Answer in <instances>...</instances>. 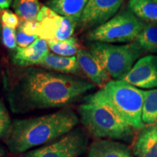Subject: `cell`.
Segmentation results:
<instances>
[{"mask_svg":"<svg viewBox=\"0 0 157 157\" xmlns=\"http://www.w3.org/2000/svg\"><path fill=\"white\" fill-rule=\"evenodd\" d=\"M22 68L7 85V101L15 113L68 107L95 87L76 76L42 67Z\"/></svg>","mask_w":157,"mask_h":157,"instance_id":"obj_1","label":"cell"},{"mask_svg":"<svg viewBox=\"0 0 157 157\" xmlns=\"http://www.w3.org/2000/svg\"><path fill=\"white\" fill-rule=\"evenodd\" d=\"M79 121L78 116L68 107L39 117L15 119L4 140L12 154H23L56 140L76 128Z\"/></svg>","mask_w":157,"mask_h":157,"instance_id":"obj_2","label":"cell"},{"mask_svg":"<svg viewBox=\"0 0 157 157\" xmlns=\"http://www.w3.org/2000/svg\"><path fill=\"white\" fill-rule=\"evenodd\" d=\"M79 119L92 135L98 138L129 140L133 128L105 102L93 94L84 98L78 107Z\"/></svg>","mask_w":157,"mask_h":157,"instance_id":"obj_3","label":"cell"},{"mask_svg":"<svg viewBox=\"0 0 157 157\" xmlns=\"http://www.w3.org/2000/svg\"><path fill=\"white\" fill-rule=\"evenodd\" d=\"M93 95L109 104L133 129L144 128V91L123 80H111Z\"/></svg>","mask_w":157,"mask_h":157,"instance_id":"obj_4","label":"cell"},{"mask_svg":"<svg viewBox=\"0 0 157 157\" xmlns=\"http://www.w3.org/2000/svg\"><path fill=\"white\" fill-rule=\"evenodd\" d=\"M87 47L110 77L116 80H122L126 76L142 53L136 42L115 45L90 42Z\"/></svg>","mask_w":157,"mask_h":157,"instance_id":"obj_5","label":"cell"},{"mask_svg":"<svg viewBox=\"0 0 157 157\" xmlns=\"http://www.w3.org/2000/svg\"><path fill=\"white\" fill-rule=\"evenodd\" d=\"M144 26L140 19L130 10L121 11L106 23L90 30L86 38L90 42L127 43L137 36Z\"/></svg>","mask_w":157,"mask_h":157,"instance_id":"obj_6","label":"cell"},{"mask_svg":"<svg viewBox=\"0 0 157 157\" xmlns=\"http://www.w3.org/2000/svg\"><path fill=\"white\" fill-rule=\"evenodd\" d=\"M87 144L85 132L76 127L53 143L25 152L23 157H78L87 150Z\"/></svg>","mask_w":157,"mask_h":157,"instance_id":"obj_7","label":"cell"},{"mask_svg":"<svg viewBox=\"0 0 157 157\" xmlns=\"http://www.w3.org/2000/svg\"><path fill=\"white\" fill-rule=\"evenodd\" d=\"M36 21L37 36L47 42L69 39L78 25L77 22L58 14L47 5L41 7Z\"/></svg>","mask_w":157,"mask_h":157,"instance_id":"obj_8","label":"cell"},{"mask_svg":"<svg viewBox=\"0 0 157 157\" xmlns=\"http://www.w3.org/2000/svg\"><path fill=\"white\" fill-rule=\"evenodd\" d=\"M124 0H89L78 21L82 30L93 29L106 23L116 15Z\"/></svg>","mask_w":157,"mask_h":157,"instance_id":"obj_9","label":"cell"},{"mask_svg":"<svg viewBox=\"0 0 157 157\" xmlns=\"http://www.w3.org/2000/svg\"><path fill=\"white\" fill-rule=\"evenodd\" d=\"M122 80L136 87L157 88V56L151 55L139 59Z\"/></svg>","mask_w":157,"mask_h":157,"instance_id":"obj_10","label":"cell"},{"mask_svg":"<svg viewBox=\"0 0 157 157\" xmlns=\"http://www.w3.org/2000/svg\"><path fill=\"white\" fill-rule=\"evenodd\" d=\"M48 42L40 37L28 48H19L12 55V61L19 67L39 66L49 54Z\"/></svg>","mask_w":157,"mask_h":157,"instance_id":"obj_11","label":"cell"},{"mask_svg":"<svg viewBox=\"0 0 157 157\" xmlns=\"http://www.w3.org/2000/svg\"><path fill=\"white\" fill-rule=\"evenodd\" d=\"M76 56L80 69L92 83L103 88L109 82V75L89 50L79 49Z\"/></svg>","mask_w":157,"mask_h":157,"instance_id":"obj_12","label":"cell"},{"mask_svg":"<svg viewBox=\"0 0 157 157\" xmlns=\"http://www.w3.org/2000/svg\"><path fill=\"white\" fill-rule=\"evenodd\" d=\"M88 157H134L126 145L111 140H97L88 149Z\"/></svg>","mask_w":157,"mask_h":157,"instance_id":"obj_13","label":"cell"},{"mask_svg":"<svg viewBox=\"0 0 157 157\" xmlns=\"http://www.w3.org/2000/svg\"><path fill=\"white\" fill-rule=\"evenodd\" d=\"M136 157H157V123L143 128L133 146Z\"/></svg>","mask_w":157,"mask_h":157,"instance_id":"obj_14","label":"cell"},{"mask_svg":"<svg viewBox=\"0 0 157 157\" xmlns=\"http://www.w3.org/2000/svg\"><path fill=\"white\" fill-rule=\"evenodd\" d=\"M39 66L47 70L65 74H78L82 71L76 56L64 57L54 53H49Z\"/></svg>","mask_w":157,"mask_h":157,"instance_id":"obj_15","label":"cell"},{"mask_svg":"<svg viewBox=\"0 0 157 157\" xmlns=\"http://www.w3.org/2000/svg\"><path fill=\"white\" fill-rule=\"evenodd\" d=\"M89 0H48L46 5L58 14L78 23Z\"/></svg>","mask_w":157,"mask_h":157,"instance_id":"obj_16","label":"cell"},{"mask_svg":"<svg viewBox=\"0 0 157 157\" xmlns=\"http://www.w3.org/2000/svg\"><path fill=\"white\" fill-rule=\"evenodd\" d=\"M129 10L143 21L157 23V2L154 0H129Z\"/></svg>","mask_w":157,"mask_h":157,"instance_id":"obj_17","label":"cell"},{"mask_svg":"<svg viewBox=\"0 0 157 157\" xmlns=\"http://www.w3.org/2000/svg\"><path fill=\"white\" fill-rule=\"evenodd\" d=\"M13 8L23 21H34L41 7L39 0H13Z\"/></svg>","mask_w":157,"mask_h":157,"instance_id":"obj_18","label":"cell"},{"mask_svg":"<svg viewBox=\"0 0 157 157\" xmlns=\"http://www.w3.org/2000/svg\"><path fill=\"white\" fill-rule=\"evenodd\" d=\"M136 43L142 50L157 52V23L144 25L142 31L136 38Z\"/></svg>","mask_w":157,"mask_h":157,"instance_id":"obj_19","label":"cell"},{"mask_svg":"<svg viewBox=\"0 0 157 157\" xmlns=\"http://www.w3.org/2000/svg\"><path fill=\"white\" fill-rule=\"evenodd\" d=\"M142 120L144 124L157 123V89L144 91Z\"/></svg>","mask_w":157,"mask_h":157,"instance_id":"obj_20","label":"cell"},{"mask_svg":"<svg viewBox=\"0 0 157 157\" xmlns=\"http://www.w3.org/2000/svg\"><path fill=\"white\" fill-rule=\"evenodd\" d=\"M48 44L54 54L64 57L75 56L79 50L77 39L74 36L65 40L50 41L48 42Z\"/></svg>","mask_w":157,"mask_h":157,"instance_id":"obj_21","label":"cell"},{"mask_svg":"<svg viewBox=\"0 0 157 157\" xmlns=\"http://www.w3.org/2000/svg\"><path fill=\"white\" fill-rule=\"evenodd\" d=\"M11 124L12 121L8 109L4 102L0 100V139L4 138L8 132Z\"/></svg>","mask_w":157,"mask_h":157,"instance_id":"obj_22","label":"cell"},{"mask_svg":"<svg viewBox=\"0 0 157 157\" xmlns=\"http://www.w3.org/2000/svg\"><path fill=\"white\" fill-rule=\"evenodd\" d=\"M2 43L7 49L15 50L17 48L16 30L14 29L3 26L2 29Z\"/></svg>","mask_w":157,"mask_h":157,"instance_id":"obj_23","label":"cell"},{"mask_svg":"<svg viewBox=\"0 0 157 157\" xmlns=\"http://www.w3.org/2000/svg\"><path fill=\"white\" fill-rule=\"evenodd\" d=\"M0 20H1L2 25L3 26L16 29L20 25L19 17L9 10H5L1 12Z\"/></svg>","mask_w":157,"mask_h":157,"instance_id":"obj_24","label":"cell"},{"mask_svg":"<svg viewBox=\"0 0 157 157\" xmlns=\"http://www.w3.org/2000/svg\"><path fill=\"white\" fill-rule=\"evenodd\" d=\"M39 38L36 35H29L21 31V29H17L16 31V41L17 45L19 48H28L35 42V41Z\"/></svg>","mask_w":157,"mask_h":157,"instance_id":"obj_25","label":"cell"},{"mask_svg":"<svg viewBox=\"0 0 157 157\" xmlns=\"http://www.w3.org/2000/svg\"><path fill=\"white\" fill-rule=\"evenodd\" d=\"M17 29H21L23 32L29 35H36L37 36V23L36 21H22L20 23Z\"/></svg>","mask_w":157,"mask_h":157,"instance_id":"obj_26","label":"cell"},{"mask_svg":"<svg viewBox=\"0 0 157 157\" xmlns=\"http://www.w3.org/2000/svg\"><path fill=\"white\" fill-rule=\"evenodd\" d=\"M13 2V0H0V10H8Z\"/></svg>","mask_w":157,"mask_h":157,"instance_id":"obj_27","label":"cell"},{"mask_svg":"<svg viewBox=\"0 0 157 157\" xmlns=\"http://www.w3.org/2000/svg\"><path fill=\"white\" fill-rule=\"evenodd\" d=\"M6 156V153L5 150L0 146V157H5Z\"/></svg>","mask_w":157,"mask_h":157,"instance_id":"obj_28","label":"cell"},{"mask_svg":"<svg viewBox=\"0 0 157 157\" xmlns=\"http://www.w3.org/2000/svg\"><path fill=\"white\" fill-rule=\"evenodd\" d=\"M1 10H0V15H1ZM2 25L1 20H0V44L2 42Z\"/></svg>","mask_w":157,"mask_h":157,"instance_id":"obj_29","label":"cell"},{"mask_svg":"<svg viewBox=\"0 0 157 157\" xmlns=\"http://www.w3.org/2000/svg\"><path fill=\"white\" fill-rule=\"evenodd\" d=\"M0 78H1V67H0Z\"/></svg>","mask_w":157,"mask_h":157,"instance_id":"obj_30","label":"cell"},{"mask_svg":"<svg viewBox=\"0 0 157 157\" xmlns=\"http://www.w3.org/2000/svg\"><path fill=\"white\" fill-rule=\"evenodd\" d=\"M154 1H156V2H157V0H154Z\"/></svg>","mask_w":157,"mask_h":157,"instance_id":"obj_31","label":"cell"}]
</instances>
